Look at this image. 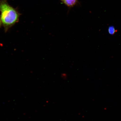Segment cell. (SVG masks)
<instances>
[{
  "mask_svg": "<svg viewBox=\"0 0 121 121\" xmlns=\"http://www.w3.org/2000/svg\"><path fill=\"white\" fill-rule=\"evenodd\" d=\"M1 20L3 24L7 26L13 25L17 20L18 16L13 8L5 4L0 5Z\"/></svg>",
  "mask_w": 121,
  "mask_h": 121,
  "instance_id": "1",
  "label": "cell"
},
{
  "mask_svg": "<svg viewBox=\"0 0 121 121\" xmlns=\"http://www.w3.org/2000/svg\"><path fill=\"white\" fill-rule=\"evenodd\" d=\"M63 3L69 7H73L74 6L78 0H61Z\"/></svg>",
  "mask_w": 121,
  "mask_h": 121,
  "instance_id": "2",
  "label": "cell"
},
{
  "mask_svg": "<svg viewBox=\"0 0 121 121\" xmlns=\"http://www.w3.org/2000/svg\"><path fill=\"white\" fill-rule=\"evenodd\" d=\"M108 31L109 34L112 35H113L117 32V30L115 29V27L113 26H110L109 27Z\"/></svg>",
  "mask_w": 121,
  "mask_h": 121,
  "instance_id": "3",
  "label": "cell"
},
{
  "mask_svg": "<svg viewBox=\"0 0 121 121\" xmlns=\"http://www.w3.org/2000/svg\"><path fill=\"white\" fill-rule=\"evenodd\" d=\"M1 25V22H0V26Z\"/></svg>",
  "mask_w": 121,
  "mask_h": 121,
  "instance_id": "4",
  "label": "cell"
}]
</instances>
